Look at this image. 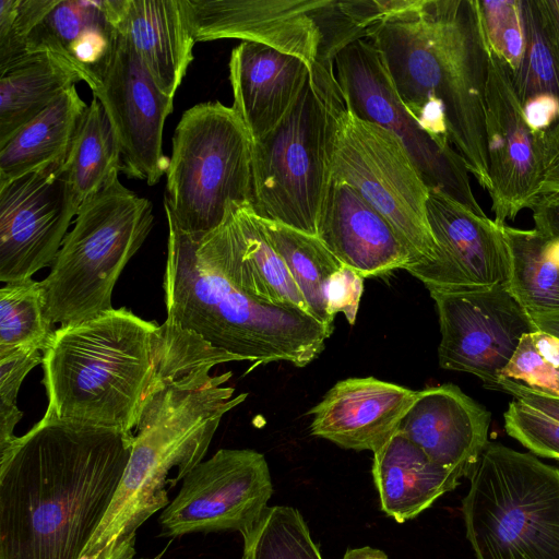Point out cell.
Instances as JSON below:
<instances>
[{
  "label": "cell",
  "mask_w": 559,
  "mask_h": 559,
  "mask_svg": "<svg viewBox=\"0 0 559 559\" xmlns=\"http://www.w3.org/2000/svg\"><path fill=\"white\" fill-rule=\"evenodd\" d=\"M273 493L265 456L252 449H221L182 479L177 496L162 511L160 536L237 531L261 518Z\"/></svg>",
  "instance_id": "cell-12"
},
{
  "label": "cell",
  "mask_w": 559,
  "mask_h": 559,
  "mask_svg": "<svg viewBox=\"0 0 559 559\" xmlns=\"http://www.w3.org/2000/svg\"><path fill=\"white\" fill-rule=\"evenodd\" d=\"M427 219L433 258L406 269L429 292H455L507 285L511 254L504 225L479 215L449 195L430 191Z\"/></svg>",
  "instance_id": "cell-16"
},
{
  "label": "cell",
  "mask_w": 559,
  "mask_h": 559,
  "mask_svg": "<svg viewBox=\"0 0 559 559\" xmlns=\"http://www.w3.org/2000/svg\"><path fill=\"white\" fill-rule=\"evenodd\" d=\"M45 314L40 283H5L0 289V355L22 348L45 350L53 335Z\"/></svg>",
  "instance_id": "cell-33"
},
{
  "label": "cell",
  "mask_w": 559,
  "mask_h": 559,
  "mask_svg": "<svg viewBox=\"0 0 559 559\" xmlns=\"http://www.w3.org/2000/svg\"><path fill=\"white\" fill-rule=\"evenodd\" d=\"M506 432L533 453L559 461V397L525 392L504 412Z\"/></svg>",
  "instance_id": "cell-36"
},
{
  "label": "cell",
  "mask_w": 559,
  "mask_h": 559,
  "mask_svg": "<svg viewBox=\"0 0 559 559\" xmlns=\"http://www.w3.org/2000/svg\"><path fill=\"white\" fill-rule=\"evenodd\" d=\"M496 390L559 397V337L540 330L523 335Z\"/></svg>",
  "instance_id": "cell-35"
},
{
  "label": "cell",
  "mask_w": 559,
  "mask_h": 559,
  "mask_svg": "<svg viewBox=\"0 0 559 559\" xmlns=\"http://www.w3.org/2000/svg\"><path fill=\"white\" fill-rule=\"evenodd\" d=\"M429 293L439 316L440 366L472 373L496 390L522 336L538 331L532 317L507 285Z\"/></svg>",
  "instance_id": "cell-13"
},
{
  "label": "cell",
  "mask_w": 559,
  "mask_h": 559,
  "mask_svg": "<svg viewBox=\"0 0 559 559\" xmlns=\"http://www.w3.org/2000/svg\"><path fill=\"white\" fill-rule=\"evenodd\" d=\"M342 559H389L380 549L369 546L347 549Z\"/></svg>",
  "instance_id": "cell-45"
},
{
  "label": "cell",
  "mask_w": 559,
  "mask_h": 559,
  "mask_svg": "<svg viewBox=\"0 0 559 559\" xmlns=\"http://www.w3.org/2000/svg\"><path fill=\"white\" fill-rule=\"evenodd\" d=\"M522 15L525 52L513 81L530 128L540 134L559 117V82L533 0H522Z\"/></svg>",
  "instance_id": "cell-32"
},
{
  "label": "cell",
  "mask_w": 559,
  "mask_h": 559,
  "mask_svg": "<svg viewBox=\"0 0 559 559\" xmlns=\"http://www.w3.org/2000/svg\"><path fill=\"white\" fill-rule=\"evenodd\" d=\"M369 37L406 109L491 191L485 127L488 46L478 0H403Z\"/></svg>",
  "instance_id": "cell-2"
},
{
  "label": "cell",
  "mask_w": 559,
  "mask_h": 559,
  "mask_svg": "<svg viewBox=\"0 0 559 559\" xmlns=\"http://www.w3.org/2000/svg\"><path fill=\"white\" fill-rule=\"evenodd\" d=\"M328 0H180L197 41H255L313 66L322 34L318 14Z\"/></svg>",
  "instance_id": "cell-18"
},
{
  "label": "cell",
  "mask_w": 559,
  "mask_h": 559,
  "mask_svg": "<svg viewBox=\"0 0 559 559\" xmlns=\"http://www.w3.org/2000/svg\"><path fill=\"white\" fill-rule=\"evenodd\" d=\"M530 210L533 212L535 228L559 235V194L539 195Z\"/></svg>",
  "instance_id": "cell-43"
},
{
  "label": "cell",
  "mask_w": 559,
  "mask_h": 559,
  "mask_svg": "<svg viewBox=\"0 0 559 559\" xmlns=\"http://www.w3.org/2000/svg\"><path fill=\"white\" fill-rule=\"evenodd\" d=\"M242 538V559H323L304 516L294 507H267Z\"/></svg>",
  "instance_id": "cell-34"
},
{
  "label": "cell",
  "mask_w": 559,
  "mask_h": 559,
  "mask_svg": "<svg viewBox=\"0 0 559 559\" xmlns=\"http://www.w3.org/2000/svg\"><path fill=\"white\" fill-rule=\"evenodd\" d=\"M503 228L511 254L510 293L531 317L559 311V235Z\"/></svg>",
  "instance_id": "cell-29"
},
{
  "label": "cell",
  "mask_w": 559,
  "mask_h": 559,
  "mask_svg": "<svg viewBox=\"0 0 559 559\" xmlns=\"http://www.w3.org/2000/svg\"><path fill=\"white\" fill-rule=\"evenodd\" d=\"M118 31L115 0H57L29 34L25 52H47L71 67L95 91Z\"/></svg>",
  "instance_id": "cell-24"
},
{
  "label": "cell",
  "mask_w": 559,
  "mask_h": 559,
  "mask_svg": "<svg viewBox=\"0 0 559 559\" xmlns=\"http://www.w3.org/2000/svg\"><path fill=\"white\" fill-rule=\"evenodd\" d=\"M167 222L166 319L254 366L287 361L305 367L320 356L330 330L308 313L239 290L200 255L191 235Z\"/></svg>",
  "instance_id": "cell-5"
},
{
  "label": "cell",
  "mask_w": 559,
  "mask_h": 559,
  "mask_svg": "<svg viewBox=\"0 0 559 559\" xmlns=\"http://www.w3.org/2000/svg\"><path fill=\"white\" fill-rule=\"evenodd\" d=\"M485 127L493 221L506 225L539 197L540 145L526 121L511 68L489 46Z\"/></svg>",
  "instance_id": "cell-17"
},
{
  "label": "cell",
  "mask_w": 559,
  "mask_h": 559,
  "mask_svg": "<svg viewBox=\"0 0 559 559\" xmlns=\"http://www.w3.org/2000/svg\"><path fill=\"white\" fill-rule=\"evenodd\" d=\"M155 559H157V558H155Z\"/></svg>",
  "instance_id": "cell-46"
},
{
  "label": "cell",
  "mask_w": 559,
  "mask_h": 559,
  "mask_svg": "<svg viewBox=\"0 0 559 559\" xmlns=\"http://www.w3.org/2000/svg\"><path fill=\"white\" fill-rule=\"evenodd\" d=\"M233 108L252 142L273 130L302 91L312 66L275 47L241 41L229 59Z\"/></svg>",
  "instance_id": "cell-23"
},
{
  "label": "cell",
  "mask_w": 559,
  "mask_h": 559,
  "mask_svg": "<svg viewBox=\"0 0 559 559\" xmlns=\"http://www.w3.org/2000/svg\"><path fill=\"white\" fill-rule=\"evenodd\" d=\"M43 361L39 348H22L0 355V451L14 439V428L23 414L16 401L27 373Z\"/></svg>",
  "instance_id": "cell-38"
},
{
  "label": "cell",
  "mask_w": 559,
  "mask_h": 559,
  "mask_svg": "<svg viewBox=\"0 0 559 559\" xmlns=\"http://www.w3.org/2000/svg\"><path fill=\"white\" fill-rule=\"evenodd\" d=\"M153 221L151 201L118 177L81 203L49 274L39 282L47 319L64 325L111 310L117 280Z\"/></svg>",
  "instance_id": "cell-8"
},
{
  "label": "cell",
  "mask_w": 559,
  "mask_h": 559,
  "mask_svg": "<svg viewBox=\"0 0 559 559\" xmlns=\"http://www.w3.org/2000/svg\"><path fill=\"white\" fill-rule=\"evenodd\" d=\"M559 82V0H533Z\"/></svg>",
  "instance_id": "cell-42"
},
{
  "label": "cell",
  "mask_w": 559,
  "mask_h": 559,
  "mask_svg": "<svg viewBox=\"0 0 559 559\" xmlns=\"http://www.w3.org/2000/svg\"><path fill=\"white\" fill-rule=\"evenodd\" d=\"M261 226L298 287L309 314L333 332L334 318L328 309L332 275L344 264L313 236L259 216Z\"/></svg>",
  "instance_id": "cell-30"
},
{
  "label": "cell",
  "mask_w": 559,
  "mask_h": 559,
  "mask_svg": "<svg viewBox=\"0 0 559 559\" xmlns=\"http://www.w3.org/2000/svg\"><path fill=\"white\" fill-rule=\"evenodd\" d=\"M57 0H0V67L25 52L26 40Z\"/></svg>",
  "instance_id": "cell-39"
},
{
  "label": "cell",
  "mask_w": 559,
  "mask_h": 559,
  "mask_svg": "<svg viewBox=\"0 0 559 559\" xmlns=\"http://www.w3.org/2000/svg\"><path fill=\"white\" fill-rule=\"evenodd\" d=\"M121 153L100 102L93 96L84 110L64 162L79 205L105 188L121 171Z\"/></svg>",
  "instance_id": "cell-31"
},
{
  "label": "cell",
  "mask_w": 559,
  "mask_h": 559,
  "mask_svg": "<svg viewBox=\"0 0 559 559\" xmlns=\"http://www.w3.org/2000/svg\"><path fill=\"white\" fill-rule=\"evenodd\" d=\"M333 71L346 108L356 117L393 132L404 144L430 191L442 192L473 212L478 204L461 156L427 132L401 102L381 55L369 37L336 52Z\"/></svg>",
  "instance_id": "cell-11"
},
{
  "label": "cell",
  "mask_w": 559,
  "mask_h": 559,
  "mask_svg": "<svg viewBox=\"0 0 559 559\" xmlns=\"http://www.w3.org/2000/svg\"><path fill=\"white\" fill-rule=\"evenodd\" d=\"M253 205L252 139L233 107L187 109L173 136L166 171V217L193 236L219 227L229 205Z\"/></svg>",
  "instance_id": "cell-9"
},
{
  "label": "cell",
  "mask_w": 559,
  "mask_h": 559,
  "mask_svg": "<svg viewBox=\"0 0 559 559\" xmlns=\"http://www.w3.org/2000/svg\"><path fill=\"white\" fill-rule=\"evenodd\" d=\"M416 395L373 377L338 381L309 412L311 435L344 449L376 452L396 432Z\"/></svg>",
  "instance_id": "cell-21"
},
{
  "label": "cell",
  "mask_w": 559,
  "mask_h": 559,
  "mask_svg": "<svg viewBox=\"0 0 559 559\" xmlns=\"http://www.w3.org/2000/svg\"><path fill=\"white\" fill-rule=\"evenodd\" d=\"M179 330L127 308L56 329L43 352L44 416L133 433Z\"/></svg>",
  "instance_id": "cell-4"
},
{
  "label": "cell",
  "mask_w": 559,
  "mask_h": 559,
  "mask_svg": "<svg viewBox=\"0 0 559 559\" xmlns=\"http://www.w3.org/2000/svg\"><path fill=\"white\" fill-rule=\"evenodd\" d=\"M116 28L158 87L174 98L195 43L180 0H119Z\"/></svg>",
  "instance_id": "cell-25"
},
{
  "label": "cell",
  "mask_w": 559,
  "mask_h": 559,
  "mask_svg": "<svg viewBox=\"0 0 559 559\" xmlns=\"http://www.w3.org/2000/svg\"><path fill=\"white\" fill-rule=\"evenodd\" d=\"M64 162L0 186V281L32 278L51 265L79 210Z\"/></svg>",
  "instance_id": "cell-14"
},
{
  "label": "cell",
  "mask_w": 559,
  "mask_h": 559,
  "mask_svg": "<svg viewBox=\"0 0 559 559\" xmlns=\"http://www.w3.org/2000/svg\"><path fill=\"white\" fill-rule=\"evenodd\" d=\"M92 93L103 105L115 131L121 171L148 186L157 183L169 164L163 152V131L174 98L158 87L119 33L100 83Z\"/></svg>",
  "instance_id": "cell-15"
},
{
  "label": "cell",
  "mask_w": 559,
  "mask_h": 559,
  "mask_svg": "<svg viewBox=\"0 0 559 559\" xmlns=\"http://www.w3.org/2000/svg\"><path fill=\"white\" fill-rule=\"evenodd\" d=\"M81 76L57 56L26 53L0 67V146Z\"/></svg>",
  "instance_id": "cell-27"
},
{
  "label": "cell",
  "mask_w": 559,
  "mask_h": 559,
  "mask_svg": "<svg viewBox=\"0 0 559 559\" xmlns=\"http://www.w3.org/2000/svg\"><path fill=\"white\" fill-rule=\"evenodd\" d=\"M488 46L515 73L525 52L522 0L479 1Z\"/></svg>",
  "instance_id": "cell-37"
},
{
  "label": "cell",
  "mask_w": 559,
  "mask_h": 559,
  "mask_svg": "<svg viewBox=\"0 0 559 559\" xmlns=\"http://www.w3.org/2000/svg\"><path fill=\"white\" fill-rule=\"evenodd\" d=\"M542 187L539 195L559 194V117L539 136Z\"/></svg>",
  "instance_id": "cell-41"
},
{
  "label": "cell",
  "mask_w": 559,
  "mask_h": 559,
  "mask_svg": "<svg viewBox=\"0 0 559 559\" xmlns=\"http://www.w3.org/2000/svg\"><path fill=\"white\" fill-rule=\"evenodd\" d=\"M191 236L200 255L239 290L260 302L309 314L252 204L231 203L219 227L203 236Z\"/></svg>",
  "instance_id": "cell-19"
},
{
  "label": "cell",
  "mask_w": 559,
  "mask_h": 559,
  "mask_svg": "<svg viewBox=\"0 0 559 559\" xmlns=\"http://www.w3.org/2000/svg\"><path fill=\"white\" fill-rule=\"evenodd\" d=\"M490 413L459 386L417 391L397 430L432 461L468 477L489 442Z\"/></svg>",
  "instance_id": "cell-20"
},
{
  "label": "cell",
  "mask_w": 559,
  "mask_h": 559,
  "mask_svg": "<svg viewBox=\"0 0 559 559\" xmlns=\"http://www.w3.org/2000/svg\"><path fill=\"white\" fill-rule=\"evenodd\" d=\"M317 236L342 264L364 278L405 270L413 263L385 217L357 190L332 178Z\"/></svg>",
  "instance_id": "cell-22"
},
{
  "label": "cell",
  "mask_w": 559,
  "mask_h": 559,
  "mask_svg": "<svg viewBox=\"0 0 559 559\" xmlns=\"http://www.w3.org/2000/svg\"><path fill=\"white\" fill-rule=\"evenodd\" d=\"M364 292V277L343 265L331 277L328 288V309L334 318L343 313L350 325L356 322L360 298Z\"/></svg>",
  "instance_id": "cell-40"
},
{
  "label": "cell",
  "mask_w": 559,
  "mask_h": 559,
  "mask_svg": "<svg viewBox=\"0 0 559 559\" xmlns=\"http://www.w3.org/2000/svg\"><path fill=\"white\" fill-rule=\"evenodd\" d=\"M133 433L44 416L0 451V559H80L129 462Z\"/></svg>",
  "instance_id": "cell-1"
},
{
  "label": "cell",
  "mask_w": 559,
  "mask_h": 559,
  "mask_svg": "<svg viewBox=\"0 0 559 559\" xmlns=\"http://www.w3.org/2000/svg\"><path fill=\"white\" fill-rule=\"evenodd\" d=\"M538 330L559 337V311L532 317Z\"/></svg>",
  "instance_id": "cell-44"
},
{
  "label": "cell",
  "mask_w": 559,
  "mask_h": 559,
  "mask_svg": "<svg viewBox=\"0 0 559 559\" xmlns=\"http://www.w3.org/2000/svg\"><path fill=\"white\" fill-rule=\"evenodd\" d=\"M239 405L219 377L198 368L164 374L147 393L114 500L80 559H134L138 530L203 461L223 416Z\"/></svg>",
  "instance_id": "cell-3"
},
{
  "label": "cell",
  "mask_w": 559,
  "mask_h": 559,
  "mask_svg": "<svg viewBox=\"0 0 559 559\" xmlns=\"http://www.w3.org/2000/svg\"><path fill=\"white\" fill-rule=\"evenodd\" d=\"M462 501L477 559H559V468L489 441Z\"/></svg>",
  "instance_id": "cell-7"
},
{
  "label": "cell",
  "mask_w": 559,
  "mask_h": 559,
  "mask_svg": "<svg viewBox=\"0 0 559 559\" xmlns=\"http://www.w3.org/2000/svg\"><path fill=\"white\" fill-rule=\"evenodd\" d=\"M331 178L357 190L385 217L411 253L409 266L433 258L436 246L426 210L430 190L393 132L356 117L344 106L334 139Z\"/></svg>",
  "instance_id": "cell-10"
},
{
  "label": "cell",
  "mask_w": 559,
  "mask_h": 559,
  "mask_svg": "<svg viewBox=\"0 0 559 559\" xmlns=\"http://www.w3.org/2000/svg\"><path fill=\"white\" fill-rule=\"evenodd\" d=\"M344 106L333 61L314 62L285 117L252 142L253 210L258 216L318 235Z\"/></svg>",
  "instance_id": "cell-6"
},
{
  "label": "cell",
  "mask_w": 559,
  "mask_h": 559,
  "mask_svg": "<svg viewBox=\"0 0 559 559\" xmlns=\"http://www.w3.org/2000/svg\"><path fill=\"white\" fill-rule=\"evenodd\" d=\"M86 107L73 85L21 127L0 146V186L51 164L66 162Z\"/></svg>",
  "instance_id": "cell-28"
},
{
  "label": "cell",
  "mask_w": 559,
  "mask_h": 559,
  "mask_svg": "<svg viewBox=\"0 0 559 559\" xmlns=\"http://www.w3.org/2000/svg\"><path fill=\"white\" fill-rule=\"evenodd\" d=\"M371 472L380 509L397 523L418 516L462 478L399 431L373 452Z\"/></svg>",
  "instance_id": "cell-26"
}]
</instances>
